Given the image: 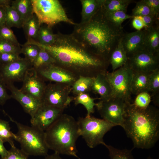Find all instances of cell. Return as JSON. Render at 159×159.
I'll use <instances>...</instances> for the list:
<instances>
[{
  "instance_id": "obj_39",
  "label": "cell",
  "mask_w": 159,
  "mask_h": 159,
  "mask_svg": "<svg viewBox=\"0 0 159 159\" xmlns=\"http://www.w3.org/2000/svg\"><path fill=\"white\" fill-rule=\"evenodd\" d=\"M20 46L14 45L6 41L0 39V54L12 53L20 54Z\"/></svg>"
},
{
  "instance_id": "obj_15",
  "label": "cell",
  "mask_w": 159,
  "mask_h": 159,
  "mask_svg": "<svg viewBox=\"0 0 159 159\" xmlns=\"http://www.w3.org/2000/svg\"><path fill=\"white\" fill-rule=\"evenodd\" d=\"M33 67L27 72L20 90L23 93L41 101L46 84Z\"/></svg>"
},
{
  "instance_id": "obj_48",
  "label": "cell",
  "mask_w": 159,
  "mask_h": 159,
  "mask_svg": "<svg viewBox=\"0 0 159 159\" xmlns=\"http://www.w3.org/2000/svg\"><path fill=\"white\" fill-rule=\"evenodd\" d=\"M44 159H63L60 156V155L54 153L51 155H47L45 156Z\"/></svg>"
},
{
  "instance_id": "obj_22",
  "label": "cell",
  "mask_w": 159,
  "mask_h": 159,
  "mask_svg": "<svg viewBox=\"0 0 159 159\" xmlns=\"http://www.w3.org/2000/svg\"><path fill=\"white\" fill-rule=\"evenodd\" d=\"M103 0H80L82 6L80 23L88 21L97 12L102 5Z\"/></svg>"
},
{
  "instance_id": "obj_33",
  "label": "cell",
  "mask_w": 159,
  "mask_h": 159,
  "mask_svg": "<svg viewBox=\"0 0 159 159\" xmlns=\"http://www.w3.org/2000/svg\"><path fill=\"white\" fill-rule=\"evenodd\" d=\"M102 11L108 20L115 25L120 27L122 26V24L125 20L134 17L131 15L127 14L126 12L124 11L104 12Z\"/></svg>"
},
{
  "instance_id": "obj_49",
  "label": "cell",
  "mask_w": 159,
  "mask_h": 159,
  "mask_svg": "<svg viewBox=\"0 0 159 159\" xmlns=\"http://www.w3.org/2000/svg\"><path fill=\"white\" fill-rule=\"evenodd\" d=\"M12 0H0V7L4 8L9 6H11Z\"/></svg>"
},
{
  "instance_id": "obj_51",
  "label": "cell",
  "mask_w": 159,
  "mask_h": 159,
  "mask_svg": "<svg viewBox=\"0 0 159 159\" xmlns=\"http://www.w3.org/2000/svg\"><path fill=\"white\" fill-rule=\"evenodd\" d=\"M78 159H81L80 158H79V157L77 158Z\"/></svg>"
},
{
  "instance_id": "obj_38",
  "label": "cell",
  "mask_w": 159,
  "mask_h": 159,
  "mask_svg": "<svg viewBox=\"0 0 159 159\" xmlns=\"http://www.w3.org/2000/svg\"><path fill=\"white\" fill-rule=\"evenodd\" d=\"M150 15L152 14L150 7L143 0H141L136 3L131 15L134 17Z\"/></svg>"
},
{
  "instance_id": "obj_8",
  "label": "cell",
  "mask_w": 159,
  "mask_h": 159,
  "mask_svg": "<svg viewBox=\"0 0 159 159\" xmlns=\"http://www.w3.org/2000/svg\"><path fill=\"white\" fill-rule=\"evenodd\" d=\"M133 71L127 63L112 72H107L106 77L112 89V97L131 102V84Z\"/></svg>"
},
{
  "instance_id": "obj_13",
  "label": "cell",
  "mask_w": 159,
  "mask_h": 159,
  "mask_svg": "<svg viewBox=\"0 0 159 159\" xmlns=\"http://www.w3.org/2000/svg\"><path fill=\"white\" fill-rule=\"evenodd\" d=\"M36 70L44 81L64 84L72 86L79 78L55 63L44 65Z\"/></svg>"
},
{
  "instance_id": "obj_21",
  "label": "cell",
  "mask_w": 159,
  "mask_h": 159,
  "mask_svg": "<svg viewBox=\"0 0 159 159\" xmlns=\"http://www.w3.org/2000/svg\"><path fill=\"white\" fill-rule=\"evenodd\" d=\"M122 38L112 51L109 57V62L112 66V71L125 64L127 61V57L122 43Z\"/></svg>"
},
{
  "instance_id": "obj_2",
  "label": "cell",
  "mask_w": 159,
  "mask_h": 159,
  "mask_svg": "<svg viewBox=\"0 0 159 159\" xmlns=\"http://www.w3.org/2000/svg\"><path fill=\"white\" fill-rule=\"evenodd\" d=\"M125 34L122 26L107 19L101 6L87 22L76 23L71 34L88 49L108 60L112 51Z\"/></svg>"
},
{
  "instance_id": "obj_41",
  "label": "cell",
  "mask_w": 159,
  "mask_h": 159,
  "mask_svg": "<svg viewBox=\"0 0 159 159\" xmlns=\"http://www.w3.org/2000/svg\"><path fill=\"white\" fill-rule=\"evenodd\" d=\"M134 17L139 19L142 21L144 29H146L159 24V18L152 15Z\"/></svg>"
},
{
  "instance_id": "obj_31",
  "label": "cell",
  "mask_w": 159,
  "mask_h": 159,
  "mask_svg": "<svg viewBox=\"0 0 159 159\" xmlns=\"http://www.w3.org/2000/svg\"><path fill=\"white\" fill-rule=\"evenodd\" d=\"M159 92V68L150 73L149 79L148 92L151 93V97H154V102L158 101V97L156 95L158 94Z\"/></svg>"
},
{
  "instance_id": "obj_7",
  "label": "cell",
  "mask_w": 159,
  "mask_h": 159,
  "mask_svg": "<svg viewBox=\"0 0 159 159\" xmlns=\"http://www.w3.org/2000/svg\"><path fill=\"white\" fill-rule=\"evenodd\" d=\"M34 14L41 25L52 27L60 22L74 25L69 19L60 1L58 0H32Z\"/></svg>"
},
{
  "instance_id": "obj_1",
  "label": "cell",
  "mask_w": 159,
  "mask_h": 159,
  "mask_svg": "<svg viewBox=\"0 0 159 159\" xmlns=\"http://www.w3.org/2000/svg\"><path fill=\"white\" fill-rule=\"evenodd\" d=\"M57 34L56 42L51 45H42L33 41L29 43L44 49L54 59L55 64L78 77H95L107 72L110 64L104 57L88 49L71 34Z\"/></svg>"
},
{
  "instance_id": "obj_35",
  "label": "cell",
  "mask_w": 159,
  "mask_h": 159,
  "mask_svg": "<svg viewBox=\"0 0 159 159\" xmlns=\"http://www.w3.org/2000/svg\"><path fill=\"white\" fill-rule=\"evenodd\" d=\"M21 47V53L32 63L38 55L41 48L37 45L26 42Z\"/></svg>"
},
{
  "instance_id": "obj_36",
  "label": "cell",
  "mask_w": 159,
  "mask_h": 159,
  "mask_svg": "<svg viewBox=\"0 0 159 159\" xmlns=\"http://www.w3.org/2000/svg\"><path fill=\"white\" fill-rule=\"evenodd\" d=\"M151 97L147 92H143L136 95L133 105L136 108L143 109L147 108L151 102Z\"/></svg>"
},
{
  "instance_id": "obj_24",
  "label": "cell",
  "mask_w": 159,
  "mask_h": 159,
  "mask_svg": "<svg viewBox=\"0 0 159 159\" xmlns=\"http://www.w3.org/2000/svg\"><path fill=\"white\" fill-rule=\"evenodd\" d=\"M41 26L37 17L34 14L24 23L22 28L27 41H37Z\"/></svg>"
},
{
  "instance_id": "obj_3",
  "label": "cell",
  "mask_w": 159,
  "mask_h": 159,
  "mask_svg": "<svg viewBox=\"0 0 159 159\" xmlns=\"http://www.w3.org/2000/svg\"><path fill=\"white\" fill-rule=\"evenodd\" d=\"M132 140L134 148L149 149L159 138V110L150 105L140 109L127 103L122 127Z\"/></svg>"
},
{
  "instance_id": "obj_14",
  "label": "cell",
  "mask_w": 159,
  "mask_h": 159,
  "mask_svg": "<svg viewBox=\"0 0 159 159\" xmlns=\"http://www.w3.org/2000/svg\"><path fill=\"white\" fill-rule=\"evenodd\" d=\"M64 109L42 105L31 117V126L45 131L63 114Z\"/></svg>"
},
{
  "instance_id": "obj_20",
  "label": "cell",
  "mask_w": 159,
  "mask_h": 159,
  "mask_svg": "<svg viewBox=\"0 0 159 159\" xmlns=\"http://www.w3.org/2000/svg\"><path fill=\"white\" fill-rule=\"evenodd\" d=\"M151 72H133L131 84L132 94L136 95L143 92L149 93V79Z\"/></svg>"
},
{
  "instance_id": "obj_6",
  "label": "cell",
  "mask_w": 159,
  "mask_h": 159,
  "mask_svg": "<svg viewBox=\"0 0 159 159\" xmlns=\"http://www.w3.org/2000/svg\"><path fill=\"white\" fill-rule=\"evenodd\" d=\"M77 122L80 136L82 137L90 148L100 144L104 145L105 143L103 140L104 135L116 126L102 119L91 115L80 117Z\"/></svg>"
},
{
  "instance_id": "obj_42",
  "label": "cell",
  "mask_w": 159,
  "mask_h": 159,
  "mask_svg": "<svg viewBox=\"0 0 159 159\" xmlns=\"http://www.w3.org/2000/svg\"><path fill=\"white\" fill-rule=\"evenodd\" d=\"M19 54L12 53L0 54V64L11 63L21 59Z\"/></svg>"
},
{
  "instance_id": "obj_30",
  "label": "cell",
  "mask_w": 159,
  "mask_h": 159,
  "mask_svg": "<svg viewBox=\"0 0 159 159\" xmlns=\"http://www.w3.org/2000/svg\"><path fill=\"white\" fill-rule=\"evenodd\" d=\"M15 138V134L11 130L9 122L0 119V139L4 143H8L11 147H14V140Z\"/></svg>"
},
{
  "instance_id": "obj_40",
  "label": "cell",
  "mask_w": 159,
  "mask_h": 159,
  "mask_svg": "<svg viewBox=\"0 0 159 159\" xmlns=\"http://www.w3.org/2000/svg\"><path fill=\"white\" fill-rule=\"evenodd\" d=\"M29 155L15 146L11 147L7 154L1 159H29Z\"/></svg>"
},
{
  "instance_id": "obj_12",
  "label": "cell",
  "mask_w": 159,
  "mask_h": 159,
  "mask_svg": "<svg viewBox=\"0 0 159 159\" xmlns=\"http://www.w3.org/2000/svg\"><path fill=\"white\" fill-rule=\"evenodd\" d=\"M127 63L133 72H151L159 68V54L144 49L127 58Z\"/></svg>"
},
{
  "instance_id": "obj_25",
  "label": "cell",
  "mask_w": 159,
  "mask_h": 159,
  "mask_svg": "<svg viewBox=\"0 0 159 159\" xmlns=\"http://www.w3.org/2000/svg\"><path fill=\"white\" fill-rule=\"evenodd\" d=\"M94 77L80 76L72 86L71 92L76 95L91 91Z\"/></svg>"
},
{
  "instance_id": "obj_26",
  "label": "cell",
  "mask_w": 159,
  "mask_h": 159,
  "mask_svg": "<svg viewBox=\"0 0 159 159\" xmlns=\"http://www.w3.org/2000/svg\"><path fill=\"white\" fill-rule=\"evenodd\" d=\"M73 98L75 105L80 104L85 107L87 111V116H91L94 112V107L97 105L95 102V100H100L99 98L91 97L88 93L80 94L73 97Z\"/></svg>"
},
{
  "instance_id": "obj_32",
  "label": "cell",
  "mask_w": 159,
  "mask_h": 159,
  "mask_svg": "<svg viewBox=\"0 0 159 159\" xmlns=\"http://www.w3.org/2000/svg\"><path fill=\"white\" fill-rule=\"evenodd\" d=\"M40 47L38 55L32 63V67L36 70L44 65L55 63V60L50 54L44 49Z\"/></svg>"
},
{
  "instance_id": "obj_37",
  "label": "cell",
  "mask_w": 159,
  "mask_h": 159,
  "mask_svg": "<svg viewBox=\"0 0 159 159\" xmlns=\"http://www.w3.org/2000/svg\"><path fill=\"white\" fill-rule=\"evenodd\" d=\"M0 39L6 41L15 45H20L13 31L6 25L0 27Z\"/></svg>"
},
{
  "instance_id": "obj_9",
  "label": "cell",
  "mask_w": 159,
  "mask_h": 159,
  "mask_svg": "<svg viewBox=\"0 0 159 159\" xmlns=\"http://www.w3.org/2000/svg\"><path fill=\"white\" fill-rule=\"evenodd\" d=\"M71 90L72 86L64 84H48L41 100L42 105L64 110L73 101V97L70 96Z\"/></svg>"
},
{
  "instance_id": "obj_28",
  "label": "cell",
  "mask_w": 159,
  "mask_h": 159,
  "mask_svg": "<svg viewBox=\"0 0 159 159\" xmlns=\"http://www.w3.org/2000/svg\"><path fill=\"white\" fill-rule=\"evenodd\" d=\"M133 0H103L102 8L104 12L122 11L127 12L129 5Z\"/></svg>"
},
{
  "instance_id": "obj_10",
  "label": "cell",
  "mask_w": 159,
  "mask_h": 159,
  "mask_svg": "<svg viewBox=\"0 0 159 159\" xmlns=\"http://www.w3.org/2000/svg\"><path fill=\"white\" fill-rule=\"evenodd\" d=\"M128 103L122 99L111 97L100 100L96 107L102 119L122 127Z\"/></svg>"
},
{
  "instance_id": "obj_17",
  "label": "cell",
  "mask_w": 159,
  "mask_h": 159,
  "mask_svg": "<svg viewBox=\"0 0 159 159\" xmlns=\"http://www.w3.org/2000/svg\"><path fill=\"white\" fill-rule=\"evenodd\" d=\"M144 29L125 34L122 43L127 58L144 49Z\"/></svg>"
},
{
  "instance_id": "obj_23",
  "label": "cell",
  "mask_w": 159,
  "mask_h": 159,
  "mask_svg": "<svg viewBox=\"0 0 159 159\" xmlns=\"http://www.w3.org/2000/svg\"><path fill=\"white\" fill-rule=\"evenodd\" d=\"M11 6L19 13L24 24L34 14L32 0H12Z\"/></svg>"
},
{
  "instance_id": "obj_27",
  "label": "cell",
  "mask_w": 159,
  "mask_h": 159,
  "mask_svg": "<svg viewBox=\"0 0 159 159\" xmlns=\"http://www.w3.org/2000/svg\"><path fill=\"white\" fill-rule=\"evenodd\" d=\"M57 37V34L53 33L52 27L41 25L36 42L42 45H51L55 43Z\"/></svg>"
},
{
  "instance_id": "obj_50",
  "label": "cell",
  "mask_w": 159,
  "mask_h": 159,
  "mask_svg": "<svg viewBox=\"0 0 159 159\" xmlns=\"http://www.w3.org/2000/svg\"><path fill=\"white\" fill-rule=\"evenodd\" d=\"M147 159H153L152 158H151L150 157H149ZM159 159V158H158V159Z\"/></svg>"
},
{
  "instance_id": "obj_44",
  "label": "cell",
  "mask_w": 159,
  "mask_h": 159,
  "mask_svg": "<svg viewBox=\"0 0 159 159\" xmlns=\"http://www.w3.org/2000/svg\"><path fill=\"white\" fill-rule=\"evenodd\" d=\"M6 87L4 83L0 80V105H3L11 98L8 94Z\"/></svg>"
},
{
  "instance_id": "obj_47",
  "label": "cell",
  "mask_w": 159,
  "mask_h": 159,
  "mask_svg": "<svg viewBox=\"0 0 159 159\" xmlns=\"http://www.w3.org/2000/svg\"><path fill=\"white\" fill-rule=\"evenodd\" d=\"M4 143L0 139V155L1 158H2L6 155L8 152V150L4 146Z\"/></svg>"
},
{
  "instance_id": "obj_34",
  "label": "cell",
  "mask_w": 159,
  "mask_h": 159,
  "mask_svg": "<svg viewBox=\"0 0 159 159\" xmlns=\"http://www.w3.org/2000/svg\"><path fill=\"white\" fill-rule=\"evenodd\" d=\"M104 145L108 149L110 159H135L132 150L119 149L105 143Z\"/></svg>"
},
{
  "instance_id": "obj_46",
  "label": "cell",
  "mask_w": 159,
  "mask_h": 159,
  "mask_svg": "<svg viewBox=\"0 0 159 159\" xmlns=\"http://www.w3.org/2000/svg\"><path fill=\"white\" fill-rule=\"evenodd\" d=\"M6 14L4 8L0 7V27L6 25Z\"/></svg>"
},
{
  "instance_id": "obj_11",
  "label": "cell",
  "mask_w": 159,
  "mask_h": 159,
  "mask_svg": "<svg viewBox=\"0 0 159 159\" xmlns=\"http://www.w3.org/2000/svg\"><path fill=\"white\" fill-rule=\"evenodd\" d=\"M32 63L25 58L6 64H0V80L6 86L14 82H22Z\"/></svg>"
},
{
  "instance_id": "obj_43",
  "label": "cell",
  "mask_w": 159,
  "mask_h": 159,
  "mask_svg": "<svg viewBox=\"0 0 159 159\" xmlns=\"http://www.w3.org/2000/svg\"><path fill=\"white\" fill-rule=\"evenodd\" d=\"M150 7L153 15L159 18V0H143Z\"/></svg>"
},
{
  "instance_id": "obj_29",
  "label": "cell",
  "mask_w": 159,
  "mask_h": 159,
  "mask_svg": "<svg viewBox=\"0 0 159 159\" xmlns=\"http://www.w3.org/2000/svg\"><path fill=\"white\" fill-rule=\"evenodd\" d=\"M4 8L6 14V25L10 28H22L24 23L17 11L11 5Z\"/></svg>"
},
{
  "instance_id": "obj_5",
  "label": "cell",
  "mask_w": 159,
  "mask_h": 159,
  "mask_svg": "<svg viewBox=\"0 0 159 159\" xmlns=\"http://www.w3.org/2000/svg\"><path fill=\"white\" fill-rule=\"evenodd\" d=\"M3 111L17 126L18 130L15 134V140L19 143L22 151L29 156H45L48 155L49 149L45 141L44 131L20 123Z\"/></svg>"
},
{
  "instance_id": "obj_18",
  "label": "cell",
  "mask_w": 159,
  "mask_h": 159,
  "mask_svg": "<svg viewBox=\"0 0 159 159\" xmlns=\"http://www.w3.org/2000/svg\"><path fill=\"white\" fill-rule=\"evenodd\" d=\"M105 73L99 74L94 77L91 87V91L100 95V100L112 97V88Z\"/></svg>"
},
{
  "instance_id": "obj_19",
  "label": "cell",
  "mask_w": 159,
  "mask_h": 159,
  "mask_svg": "<svg viewBox=\"0 0 159 159\" xmlns=\"http://www.w3.org/2000/svg\"><path fill=\"white\" fill-rule=\"evenodd\" d=\"M144 30V49L153 54H159V24Z\"/></svg>"
},
{
  "instance_id": "obj_4",
  "label": "cell",
  "mask_w": 159,
  "mask_h": 159,
  "mask_svg": "<svg viewBox=\"0 0 159 159\" xmlns=\"http://www.w3.org/2000/svg\"><path fill=\"white\" fill-rule=\"evenodd\" d=\"M45 135L49 149L59 155L78 157L76 142L80 136L77 121L72 116L62 114L45 131Z\"/></svg>"
},
{
  "instance_id": "obj_16",
  "label": "cell",
  "mask_w": 159,
  "mask_h": 159,
  "mask_svg": "<svg viewBox=\"0 0 159 159\" xmlns=\"http://www.w3.org/2000/svg\"><path fill=\"white\" fill-rule=\"evenodd\" d=\"M11 92V97L17 101L24 111L32 117L42 104L41 101L22 92L11 84L6 85Z\"/></svg>"
},
{
  "instance_id": "obj_45",
  "label": "cell",
  "mask_w": 159,
  "mask_h": 159,
  "mask_svg": "<svg viewBox=\"0 0 159 159\" xmlns=\"http://www.w3.org/2000/svg\"><path fill=\"white\" fill-rule=\"evenodd\" d=\"M132 21V27L137 30H141L144 28V25L142 21L140 19L133 17Z\"/></svg>"
}]
</instances>
